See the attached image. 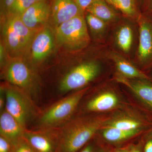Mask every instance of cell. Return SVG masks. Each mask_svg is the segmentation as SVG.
Masks as SVG:
<instances>
[{"mask_svg": "<svg viewBox=\"0 0 152 152\" xmlns=\"http://www.w3.org/2000/svg\"><path fill=\"white\" fill-rule=\"evenodd\" d=\"M109 121L107 118L100 116L80 117L71 119L60 126L45 130L54 139L58 152H77Z\"/></svg>", "mask_w": 152, "mask_h": 152, "instance_id": "cell-1", "label": "cell"}, {"mask_svg": "<svg viewBox=\"0 0 152 152\" xmlns=\"http://www.w3.org/2000/svg\"><path fill=\"white\" fill-rule=\"evenodd\" d=\"M1 17L2 41L7 52L13 56H22L30 48L39 31L28 28L20 16L7 14Z\"/></svg>", "mask_w": 152, "mask_h": 152, "instance_id": "cell-2", "label": "cell"}, {"mask_svg": "<svg viewBox=\"0 0 152 152\" xmlns=\"http://www.w3.org/2000/svg\"><path fill=\"white\" fill-rule=\"evenodd\" d=\"M88 88L78 90L50 106L42 113L38 121L39 130L58 127L72 119Z\"/></svg>", "mask_w": 152, "mask_h": 152, "instance_id": "cell-3", "label": "cell"}, {"mask_svg": "<svg viewBox=\"0 0 152 152\" xmlns=\"http://www.w3.org/2000/svg\"><path fill=\"white\" fill-rule=\"evenodd\" d=\"M55 34L58 43L72 51L85 48L90 42L86 21L83 15L75 17L56 27Z\"/></svg>", "mask_w": 152, "mask_h": 152, "instance_id": "cell-4", "label": "cell"}, {"mask_svg": "<svg viewBox=\"0 0 152 152\" xmlns=\"http://www.w3.org/2000/svg\"><path fill=\"white\" fill-rule=\"evenodd\" d=\"M5 96V109L24 127L35 116L38 111L33 99L24 91L12 85L2 86Z\"/></svg>", "mask_w": 152, "mask_h": 152, "instance_id": "cell-5", "label": "cell"}, {"mask_svg": "<svg viewBox=\"0 0 152 152\" xmlns=\"http://www.w3.org/2000/svg\"><path fill=\"white\" fill-rule=\"evenodd\" d=\"M2 68L3 76L10 84L24 91L33 99L37 96L39 87L35 74L23 61L15 58Z\"/></svg>", "mask_w": 152, "mask_h": 152, "instance_id": "cell-6", "label": "cell"}, {"mask_svg": "<svg viewBox=\"0 0 152 152\" xmlns=\"http://www.w3.org/2000/svg\"><path fill=\"white\" fill-rule=\"evenodd\" d=\"M101 69L100 64L94 61L74 67L61 80L58 88L60 91L67 93L83 88L97 77Z\"/></svg>", "mask_w": 152, "mask_h": 152, "instance_id": "cell-7", "label": "cell"}, {"mask_svg": "<svg viewBox=\"0 0 152 152\" xmlns=\"http://www.w3.org/2000/svg\"><path fill=\"white\" fill-rule=\"evenodd\" d=\"M139 42L137 57L144 67L152 66V15H140L138 18Z\"/></svg>", "mask_w": 152, "mask_h": 152, "instance_id": "cell-8", "label": "cell"}, {"mask_svg": "<svg viewBox=\"0 0 152 152\" xmlns=\"http://www.w3.org/2000/svg\"><path fill=\"white\" fill-rule=\"evenodd\" d=\"M51 15V5L49 1H37L21 16L28 28L39 31L43 28Z\"/></svg>", "mask_w": 152, "mask_h": 152, "instance_id": "cell-9", "label": "cell"}, {"mask_svg": "<svg viewBox=\"0 0 152 152\" xmlns=\"http://www.w3.org/2000/svg\"><path fill=\"white\" fill-rule=\"evenodd\" d=\"M54 45V40L51 31L44 27L36 34L30 46L31 56L33 61L39 62L50 54Z\"/></svg>", "mask_w": 152, "mask_h": 152, "instance_id": "cell-10", "label": "cell"}, {"mask_svg": "<svg viewBox=\"0 0 152 152\" xmlns=\"http://www.w3.org/2000/svg\"><path fill=\"white\" fill-rule=\"evenodd\" d=\"M51 17L56 27L84 13L75 0H51Z\"/></svg>", "mask_w": 152, "mask_h": 152, "instance_id": "cell-11", "label": "cell"}, {"mask_svg": "<svg viewBox=\"0 0 152 152\" xmlns=\"http://www.w3.org/2000/svg\"><path fill=\"white\" fill-rule=\"evenodd\" d=\"M23 137L37 152H58L54 139L47 130L26 129Z\"/></svg>", "mask_w": 152, "mask_h": 152, "instance_id": "cell-12", "label": "cell"}, {"mask_svg": "<svg viewBox=\"0 0 152 152\" xmlns=\"http://www.w3.org/2000/svg\"><path fill=\"white\" fill-rule=\"evenodd\" d=\"M116 80L124 85L149 107L152 106V83L148 80L127 78L118 75Z\"/></svg>", "mask_w": 152, "mask_h": 152, "instance_id": "cell-13", "label": "cell"}, {"mask_svg": "<svg viewBox=\"0 0 152 152\" xmlns=\"http://www.w3.org/2000/svg\"><path fill=\"white\" fill-rule=\"evenodd\" d=\"M26 129L5 109L1 111L0 135L12 142L23 137Z\"/></svg>", "mask_w": 152, "mask_h": 152, "instance_id": "cell-14", "label": "cell"}, {"mask_svg": "<svg viewBox=\"0 0 152 152\" xmlns=\"http://www.w3.org/2000/svg\"><path fill=\"white\" fill-rule=\"evenodd\" d=\"M119 103L118 98L115 93L107 91L96 96L87 103L86 109L91 112H102L117 107Z\"/></svg>", "mask_w": 152, "mask_h": 152, "instance_id": "cell-15", "label": "cell"}, {"mask_svg": "<svg viewBox=\"0 0 152 152\" xmlns=\"http://www.w3.org/2000/svg\"><path fill=\"white\" fill-rule=\"evenodd\" d=\"M111 58L121 75L128 79H141L151 81L149 77L120 55L113 53L111 54Z\"/></svg>", "mask_w": 152, "mask_h": 152, "instance_id": "cell-16", "label": "cell"}, {"mask_svg": "<svg viewBox=\"0 0 152 152\" xmlns=\"http://www.w3.org/2000/svg\"><path fill=\"white\" fill-rule=\"evenodd\" d=\"M86 12L107 23L114 21L118 18L116 12L104 0L95 1L87 8Z\"/></svg>", "mask_w": 152, "mask_h": 152, "instance_id": "cell-17", "label": "cell"}, {"mask_svg": "<svg viewBox=\"0 0 152 152\" xmlns=\"http://www.w3.org/2000/svg\"><path fill=\"white\" fill-rule=\"evenodd\" d=\"M103 137L107 141L118 143L124 141L139 134L141 131H126L104 126L102 129Z\"/></svg>", "mask_w": 152, "mask_h": 152, "instance_id": "cell-18", "label": "cell"}, {"mask_svg": "<svg viewBox=\"0 0 152 152\" xmlns=\"http://www.w3.org/2000/svg\"><path fill=\"white\" fill-rule=\"evenodd\" d=\"M116 43L122 51L128 53L130 51L133 42V32L129 25H124L119 28L115 34Z\"/></svg>", "mask_w": 152, "mask_h": 152, "instance_id": "cell-19", "label": "cell"}, {"mask_svg": "<svg viewBox=\"0 0 152 152\" xmlns=\"http://www.w3.org/2000/svg\"><path fill=\"white\" fill-rule=\"evenodd\" d=\"M143 124L141 121L128 117H122L108 121L104 126L126 131H141Z\"/></svg>", "mask_w": 152, "mask_h": 152, "instance_id": "cell-20", "label": "cell"}, {"mask_svg": "<svg viewBox=\"0 0 152 152\" xmlns=\"http://www.w3.org/2000/svg\"><path fill=\"white\" fill-rule=\"evenodd\" d=\"M111 5L121 11L123 14L130 18L138 16V12L134 0H104Z\"/></svg>", "mask_w": 152, "mask_h": 152, "instance_id": "cell-21", "label": "cell"}, {"mask_svg": "<svg viewBox=\"0 0 152 152\" xmlns=\"http://www.w3.org/2000/svg\"><path fill=\"white\" fill-rule=\"evenodd\" d=\"M86 20L95 37L100 38L104 36L107 29V23L89 13H87Z\"/></svg>", "mask_w": 152, "mask_h": 152, "instance_id": "cell-22", "label": "cell"}, {"mask_svg": "<svg viewBox=\"0 0 152 152\" xmlns=\"http://www.w3.org/2000/svg\"><path fill=\"white\" fill-rule=\"evenodd\" d=\"M36 0H14L7 14L21 16L30 7L35 3Z\"/></svg>", "mask_w": 152, "mask_h": 152, "instance_id": "cell-23", "label": "cell"}, {"mask_svg": "<svg viewBox=\"0 0 152 152\" xmlns=\"http://www.w3.org/2000/svg\"><path fill=\"white\" fill-rule=\"evenodd\" d=\"M12 152H37L23 137L12 142Z\"/></svg>", "mask_w": 152, "mask_h": 152, "instance_id": "cell-24", "label": "cell"}, {"mask_svg": "<svg viewBox=\"0 0 152 152\" xmlns=\"http://www.w3.org/2000/svg\"><path fill=\"white\" fill-rule=\"evenodd\" d=\"M0 152H12V142L7 139L1 135Z\"/></svg>", "mask_w": 152, "mask_h": 152, "instance_id": "cell-25", "label": "cell"}, {"mask_svg": "<svg viewBox=\"0 0 152 152\" xmlns=\"http://www.w3.org/2000/svg\"><path fill=\"white\" fill-rule=\"evenodd\" d=\"M14 0H1V16L5 15L12 4Z\"/></svg>", "mask_w": 152, "mask_h": 152, "instance_id": "cell-26", "label": "cell"}, {"mask_svg": "<svg viewBox=\"0 0 152 152\" xmlns=\"http://www.w3.org/2000/svg\"><path fill=\"white\" fill-rule=\"evenodd\" d=\"M79 152H107L105 151L98 148L94 144L89 143L87 144Z\"/></svg>", "mask_w": 152, "mask_h": 152, "instance_id": "cell-27", "label": "cell"}, {"mask_svg": "<svg viewBox=\"0 0 152 152\" xmlns=\"http://www.w3.org/2000/svg\"><path fill=\"white\" fill-rule=\"evenodd\" d=\"M96 1V0H75L78 5L84 12H85L87 8Z\"/></svg>", "mask_w": 152, "mask_h": 152, "instance_id": "cell-28", "label": "cell"}, {"mask_svg": "<svg viewBox=\"0 0 152 152\" xmlns=\"http://www.w3.org/2000/svg\"><path fill=\"white\" fill-rule=\"evenodd\" d=\"M7 52L5 47L2 40L1 41L0 44V64L1 67L3 68L6 64L5 61V53Z\"/></svg>", "mask_w": 152, "mask_h": 152, "instance_id": "cell-29", "label": "cell"}, {"mask_svg": "<svg viewBox=\"0 0 152 152\" xmlns=\"http://www.w3.org/2000/svg\"><path fill=\"white\" fill-rule=\"evenodd\" d=\"M127 149V152H143L141 145H131Z\"/></svg>", "mask_w": 152, "mask_h": 152, "instance_id": "cell-30", "label": "cell"}, {"mask_svg": "<svg viewBox=\"0 0 152 152\" xmlns=\"http://www.w3.org/2000/svg\"><path fill=\"white\" fill-rule=\"evenodd\" d=\"M144 152H152V139L147 140L144 147Z\"/></svg>", "mask_w": 152, "mask_h": 152, "instance_id": "cell-31", "label": "cell"}, {"mask_svg": "<svg viewBox=\"0 0 152 152\" xmlns=\"http://www.w3.org/2000/svg\"><path fill=\"white\" fill-rule=\"evenodd\" d=\"M110 152H127V149L126 148H119L113 150Z\"/></svg>", "mask_w": 152, "mask_h": 152, "instance_id": "cell-32", "label": "cell"}, {"mask_svg": "<svg viewBox=\"0 0 152 152\" xmlns=\"http://www.w3.org/2000/svg\"><path fill=\"white\" fill-rule=\"evenodd\" d=\"M146 138L147 140L152 139V129L146 135Z\"/></svg>", "mask_w": 152, "mask_h": 152, "instance_id": "cell-33", "label": "cell"}, {"mask_svg": "<svg viewBox=\"0 0 152 152\" xmlns=\"http://www.w3.org/2000/svg\"><path fill=\"white\" fill-rule=\"evenodd\" d=\"M149 7L150 10L152 12V0H150Z\"/></svg>", "mask_w": 152, "mask_h": 152, "instance_id": "cell-34", "label": "cell"}, {"mask_svg": "<svg viewBox=\"0 0 152 152\" xmlns=\"http://www.w3.org/2000/svg\"><path fill=\"white\" fill-rule=\"evenodd\" d=\"M49 0H36L37 1H48Z\"/></svg>", "mask_w": 152, "mask_h": 152, "instance_id": "cell-35", "label": "cell"}, {"mask_svg": "<svg viewBox=\"0 0 152 152\" xmlns=\"http://www.w3.org/2000/svg\"><path fill=\"white\" fill-rule=\"evenodd\" d=\"M150 107L151 108V109H152V106H151V107Z\"/></svg>", "mask_w": 152, "mask_h": 152, "instance_id": "cell-36", "label": "cell"}]
</instances>
